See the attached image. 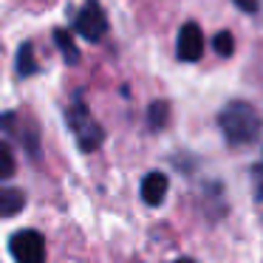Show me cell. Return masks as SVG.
Segmentation results:
<instances>
[{
  "instance_id": "6da1fadb",
  "label": "cell",
  "mask_w": 263,
  "mask_h": 263,
  "mask_svg": "<svg viewBox=\"0 0 263 263\" xmlns=\"http://www.w3.org/2000/svg\"><path fill=\"white\" fill-rule=\"evenodd\" d=\"M218 127H221L223 139H227L232 147L255 144V142H260V136H263L260 114L246 102H229L227 108L218 114Z\"/></svg>"
},
{
  "instance_id": "7a4b0ae2",
  "label": "cell",
  "mask_w": 263,
  "mask_h": 263,
  "mask_svg": "<svg viewBox=\"0 0 263 263\" xmlns=\"http://www.w3.org/2000/svg\"><path fill=\"white\" fill-rule=\"evenodd\" d=\"M65 119H68L71 133L77 136V144H80V150H85V153H93V150L102 144L105 130H102V125H99V122L91 116V110H88V105L82 102V99H77V102L71 105L68 114H65Z\"/></svg>"
},
{
  "instance_id": "3957f363",
  "label": "cell",
  "mask_w": 263,
  "mask_h": 263,
  "mask_svg": "<svg viewBox=\"0 0 263 263\" xmlns=\"http://www.w3.org/2000/svg\"><path fill=\"white\" fill-rule=\"evenodd\" d=\"M9 252L17 263H46V238L37 229H20L9 240Z\"/></svg>"
},
{
  "instance_id": "277c9868",
  "label": "cell",
  "mask_w": 263,
  "mask_h": 263,
  "mask_svg": "<svg viewBox=\"0 0 263 263\" xmlns=\"http://www.w3.org/2000/svg\"><path fill=\"white\" fill-rule=\"evenodd\" d=\"M74 31L88 43H99L108 31V17H105V9L99 6V0H88L85 6L80 9L74 20Z\"/></svg>"
},
{
  "instance_id": "5b68a950",
  "label": "cell",
  "mask_w": 263,
  "mask_h": 263,
  "mask_svg": "<svg viewBox=\"0 0 263 263\" xmlns=\"http://www.w3.org/2000/svg\"><path fill=\"white\" fill-rule=\"evenodd\" d=\"M204 31H201L198 23H184L181 31H178V40H176V51L181 63H198L204 57Z\"/></svg>"
},
{
  "instance_id": "8992f818",
  "label": "cell",
  "mask_w": 263,
  "mask_h": 263,
  "mask_svg": "<svg viewBox=\"0 0 263 263\" xmlns=\"http://www.w3.org/2000/svg\"><path fill=\"white\" fill-rule=\"evenodd\" d=\"M167 187H170V181L164 173H147L142 178V201L147 206H159L167 195Z\"/></svg>"
},
{
  "instance_id": "52a82bcc",
  "label": "cell",
  "mask_w": 263,
  "mask_h": 263,
  "mask_svg": "<svg viewBox=\"0 0 263 263\" xmlns=\"http://www.w3.org/2000/svg\"><path fill=\"white\" fill-rule=\"evenodd\" d=\"M26 206V193L17 187H0V218H14Z\"/></svg>"
},
{
  "instance_id": "ba28073f",
  "label": "cell",
  "mask_w": 263,
  "mask_h": 263,
  "mask_svg": "<svg viewBox=\"0 0 263 263\" xmlns=\"http://www.w3.org/2000/svg\"><path fill=\"white\" fill-rule=\"evenodd\" d=\"M54 43H57V48L63 51V60L68 65L80 63V48H77V43H74V37H71L68 29H54Z\"/></svg>"
},
{
  "instance_id": "9c48e42d",
  "label": "cell",
  "mask_w": 263,
  "mask_h": 263,
  "mask_svg": "<svg viewBox=\"0 0 263 263\" xmlns=\"http://www.w3.org/2000/svg\"><path fill=\"white\" fill-rule=\"evenodd\" d=\"M167 119H170V105L167 102H150L147 108V125L153 127V130H161V127L167 125Z\"/></svg>"
},
{
  "instance_id": "30bf717a",
  "label": "cell",
  "mask_w": 263,
  "mask_h": 263,
  "mask_svg": "<svg viewBox=\"0 0 263 263\" xmlns=\"http://www.w3.org/2000/svg\"><path fill=\"white\" fill-rule=\"evenodd\" d=\"M17 74L20 77H31V74H37V60H34V54H31V43H23L20 46V51H17Z\"/></svg>"
},
{
  "instance_id": "8fae6325",
  "label": "cell",
  "mask_w": 263,
  "mask_h": 263,
  "mask_svg": "<svg viewBox=\"0 0 263 263\" xmlns=\"http://www.w3.org/2000/svg\"><path fill=\"white\" fill-rule=\"evenodd\" d=\"M212 48H215L218 57H232L235 54V37L229 31H218L215 40H212Z\"/></svg>"
},
{
  "instance_id": "7c38bea8",
  "label": "cell",
  "mask_w": 263,
  "mask_h": 263,
  "mask_svg": "<svg viewBox=\"0 0 263 263\" xmlns=\"http://www.w3.org/2000/svg\"><path fill=\"white\" fill-rule=\"evenodd\" d=\"M14 176V153L9 150L6 142H0V178Z\"/></svg>"
},
{
  "instance_id": "4fadbf2b",
  "label": "cell",
  "mask_w": 263,
  "mask_h": 263,
  "mask_svg": "<svg viewBox=\"0 0 263 263\" xmlns=\"http://www.w3.org/2000/svg\"><path fill=\"white\" fill-rule=\"evenodd\" d=\"M252 176H255V198L263 201V161L252 170Z\"/></svg>"
},
{
  "instance_id": "5bb4252c",
  "label": "cell",
  "mask_w": 263,
  "mask_h": 263,
  "mask_svg": "<svg viewBox=\"0 0 263 263\" xmlns=\"http://www.w3.org/2000/svg\"><path fill=\"white\" fill-rule=\"evenodd\" d=\"M238 9H243L246 14H255L257 12V0H232Z\"/></svg>"
},
{
  "instance_id": "9a60e30c",
  "label": "cell",
  "mask_w": 263,
  "mask_h": 263,
  "mask_svg": "<svg viewBox=\"0 0 263 263\" xmlns=\"http://www.w3.org/2000/svg\"><path fill=\"white\" fill-rule=\"evenodd\" d=\"M173 263H198V260H193V257H178V260H173Z\"/></svg>"
}]
</instances>
